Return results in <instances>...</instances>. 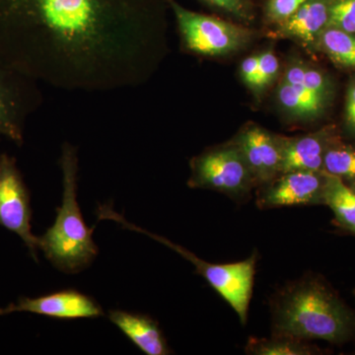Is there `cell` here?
<instances>
[{"label":"cell","instance_id":"cell-1","mask_svg":"<svg viewBox=\"0 0 355 355\" xmlns=\"http://www.w3.org/2000/svg\"><path fill=\"white\" fill-rule=\"evenodd\" d=\"M160 0H0V60L69 92L139 87L164 51Z\"/></svg>","mask_w":355,"mask_h":355},{"label":"cell","instance_id":"cell-2","mask_svg":"<svg viewBox=\"0 0 355 355\" xmlns=\"http://www.w3.org/2000/svg\"><path fill=\"white\" fill-rule=\"evenodd\" d=\"M272 335L343 343L355 333V316L326 282L305 275L270 299Z\"/></svg>","mask_w":355,"mask_h":355},{"label":"cell","instance_id":"cell-3","mask_svg":"<svg viewBox=\"0 0 355 355\" xmlns=\"http://www.w3.org/2000/svg\"><path fill=\"white\" fill-rule=\"evenodd\" d=\"M62 173V202L57 218L44 235L38 237L39 251L55 268L67 273H76L90 265L98 254L93 240L94 227L84 221L77 202L78 156L76 147L64 144L60 159Z\"/></svg>","mask_w":355,"mask_h":355},{"label":"cell","instance_id":"cell-4","mask_svg":"<svg viewBox=\"0 0 355 355\" xmlns=\"http://www.w3.org/2000/svg\"><path fill=\"white\" fill-rule=\"evenodd\" d=\"M97 216L99 220H112L120 224L121 227L149 236L161 244L171 248L173 251L191 261L196 268V272L202 275L203 279L209 282L210 286L218 292L219 295L233 308L242 324H246L258 260L256 254H252L247 260L237 263H211L202 260L195 254L170 241L167 238L153 234L135 224L130 223L125 217L114 211L113 207L109 205H100L97 210Z\"/></svg>","mask_w":355,"mask_h":355},{"label":"cell","instance_id":"cell-5","mask_svg":"<svg viewBox=\"0 0 355 355\" xmlns=\"http://www.w3.org/2000/svg\"><path fill=\"white\" fill-rule=\"evenodd\" d=\"M176 17L184 50L205 57L227 55L249 42L252 33L214 16L184 8L176 0H166Z\"/></svg>","mask_w":355,"mask_h":355},{"label":"cell","instance_id":"cell-6","mask_svg":"<svg viewBox=\"0 0 355 355\" xmlns=\"http://www.w3.org/2000/svg\"><path fill=\"white\" fill-rule=\"evenodd\" d=\"M189 187L219 191L234 200H244L257 186L251 170L235 144L212 149L193 158Z\"/></svg>","mask_w":355,"mask_h":355},{"label":"cell","instance_id":"cell-7","mask_svg":"<svg viewBox=\"0 0 355 355\" xmlns=\"http://www.w3.org/2000/svg\"><path fill=\"white\" fill-rule=\"evenodd\" d=\"M42 103L39 83L0 60V137L23 146L28 119Z\"/></svg>","mask_w":355,"mask_h":355},{"label":"cell","instance_id":"cell-8","mask_svg":"<svg viewBox=\"0 0 355 355\" xmlns=\"http://www.w3.org/2000/svg\"><path fill=\"white\" fill-rule=\"evenodd\" d=\"M30 193L15 158L0 155V226L22 240L38 261V237L32 232Z\"/></svg>","mask_w":355,"mask_h":355},{"label":"cell","instance_id":"cell-9","mask_svg":"<svg viewBox=\"0 0 355 355\" xmlns=\"http://www.w3.org/2000/svg\"><path fill=\"white\" fill-rule=\"evenodd\" d=\"M326 173L291 171L282 173L261 186L257 196L260 209L324 205Z\"/></svg>","mask_w":355,"mask_h":355},{"label":"cell","instance_id":"cell-10","mask_svg":"<svg viewBox=\"0 0 355 355\" xmlns=\"http://www.w3.org/2000/svg\"><path fill=\"white\" fill-rule=\"evenodd\" d=\"M18 312L32 313L64 320L98 318L104 315L101 306L94 299L73 289L58 291L35 298L22 296L18 299L17 302L0 308V316Z\"/></svg>","mask_w":355,"mask_h":355},{"label":"cell","instance_id":"cell-11","mask_svg":"<svg viewBox=\"0 0 355 355\" xmlns=\"http://www.w3.org/2000/svg\"><path fill=\"white\" fill-rule=\"evenodd\" d=\"M257 186H263L280 174L282 144L275 137L259 127L248 128L235 140Z\"/></svg>","mask_w":355,"mask_h":355},{"label":"cell","instance_id":"cell-12","mask_svg":"<svg viewBox=\"0 0 355 355\" xmlns=\"http://www.w3.org/2000/svg\"><path fill=\"white\" fill-rule=\"evenodd\" d=\"M109 319L147 355L172 354L159 324L153 318L121 310L110 311Z\"/></svg>","mask_w":355,"mask_h":355},{"label":"cell","instance_id":"cell-13","mask_svg":"<svg viewBox=\"0 0 355 355\" xmlns=\"http://www.w3.org/2000/svg\"><path fill=\"white\" fill-rule=\"evenodd\" d=\"M280 174L291 171L323 172L324 156L328 141L321 133L304 137H280Z\"/></svg>","mask_w":355,"mask_h":355},{"label":"cell","instance_id":"cell-14","mask_svg":"<svg viewBox=\"0 0 355 355\" xmlns=\"http://www.w3.org/2000/svg\"><path fill=\"white\" fill-rule=\"evenodd\" d=\"M331 0H308L295 13L279 23V34L298 40L307 46L318 42L328 25Z\"/></svg>","mask_w":355,"mask_h":355},{"label":"cell","instance_id":"cell-15","mask_svg":"<svg viewBox=\"0 0 355 355\" xmlns=\"http://www.w3.org/2000/svg\"><path fill=\"white\" fill-rule=\"evenodd\" d=\"M324 205L330 207L340 226L355 235V195L343 179L326 174Z\"/></svg>","mask_w":355,"mask_h":355},{"label":"cell","instance_id":"cell-16","mask_svg":"<svg viewBox=\"0 0 355 355\" xmlns=\"http://www.w3.org/2000/svg\"><path fill=\"white\" fill-rule=\"evenodd\" d=\"M308 340L293 336L272 335L270 338H251L245 352L253 355H312L321 354V349Z\"/></svg>","mask_w":355,"mask_h":355},{"label":"cell","instance_id":"cell-17","mask_svg":"<svg viewBox=\"0 0 355 355\" xmlns=\"http://www.w3.org/2000/svg\"><path fill=\"white\" fill-rule=\"evenodd\" d=\"M279 101L289 113L299 118L315 116L323 108L324 99L303 86L291 85L282 80Z\"/></svg>","mask_w":355,"mask_h":355},{"label":"cell","instance_id":"cell-18","mask_svg":"<svg viewBox=\"0 0 355 355\" xmlns=\"http://www.w3.org/2000/svg\"><path fill=\"white\" fill-rule=\"evenodd\" d=\"M318 42L336 64L355 69V34L326 27Z\"/></svg>","mask_w":355,"mask_h":355},{"label":"cell","instance_id":"cell-19","mask_svg":"<svg viewBox=\"0 0 355 355\" xmlns=\"http://www.w3.org/2000/svg\"><path fill=\"white\" fill-rule=\"evenodd\" d=\"M323 172L347 179H355V148L347 146H329L324 156Z\"/></svg>","mask_w":355,"mask_h":355},{"label":"cell","instance_id":"cell-20","mask_svg":"<svg viewBox=\"0 0 355 355\" xmlns=\"http://www.w3.org/2000/svg\"><path fill=\"white\" fill-rule=\"evenodd\" d=\"M327 27L355 34V0H331Z\"/></svg>","mask_w":355,"mask_h":355},{"label":"cell","instance_id":"cell-21","mask_svg":"<svg viewBox=\"0 0 355 355\" xmlns=\"http://www.w3.org/2000/svg\"><path fill=\"white\" fill-rule=\"evenodd\" d=\"M279 60L272 51H266L259 55V69L254 79V88H263L268 85L279 72Z\"/></svg>","mask_w":355,"mask_h":355},{"label":"cell","instance_id":"cell-22","mask_svg":"<svg viewBox=\"0 0 355 355\" xmlns=\"http://www.w3.org/2000/svg\"><path fill=\"white\" fill-rule=\"evenodd\" d=\"M307 1L308 0H268L266 15L272 22H284Z\"/></svg>","mask_w":355,"mask_h":355},{"label":"cell","instance_id":"cell-23","mask_svg":"<svg viewBox=\"0 0 355 355\" xmlns=\"http://www.w3.org/2000/svg\"><path fill=\"white\" fill-rule=\"evenodd\" d=\"M291 85L303 86V87L309 89L310 91L321 97L322 99L324 100V97H326V81H324L321 72L316 69L305 67L304 73H303L300 80L296 84H291Z\"/></svg>","mask_w":355,"mask_h":355},{"label":"cell","instance_id":"cell-24","mask_svg":"<svg viewBox=\"0 0 355 355\" xmlns=\"http://www.w3.org/2000/svg\"><path fill=\"white\" fill-rule=\"evenodd\" d=\"M209 2L212 6L219 7V8L224 9L235 14V15L240 16V17H246L247 9L245 6L244 0H205Z\"/></svg>","mask_w":355,"mask_h":355},{"label":"cell","instance_id":"cell-25","mask_svg":"<svg viewBox=\"0 0 355 355\" xmlns=\"http://www.w3.org/2000/svg\"><path fill=\"white\" fill-rule=\"evenodd\" d=\"M259 69V55H252L242 62L241 76L248 85L253 87Z\"/></svg>","mask_w":355,"mask_h":355},{"label":"cell","instance_id":"cell-26","mask_svg":"<svg viewBox=\"0 0 355 355\" xmlns=\"http://www.w3.org/2000/svg\"><path fill=\"white\" fill-rule=\"evenodd\" d=\"M347 121L355 132V84L350 89L347 101Z\"/></svg>","mask_w":355,"mask_h":355},{"label":"cell","instance_id":"cell-27","mask_svg":"<svg viewBox=\"0 0 355 355\" xmlns=\"http://www.w3.org/2000/svg\"><path fill=\"white\" fill-rule=\"evenodd\" d=\"M350 182H352V184H350L349 188L352 189V191H354L355 195V179Z\"/></svg>","mask_w":355,"mask_h":355},{"label":"cell","instance_id":"cell-28","mask_svg":"<svg viewBox=\"0 0 355 355\" xmlns=\"http://www.w3.org/2000/svg\"><path fill=\"white\" fill-rule=\"evenodd\" d=\"M354 297H355V291H354Z\"/></svg>","mask_w":355,"mask_h":355}]
</instances>
